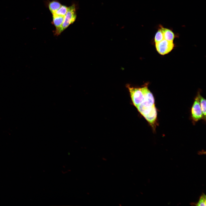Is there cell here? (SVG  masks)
Instances as JSON below:
<instances>
[{
  "instance_id": "cell-1",
  "label": "cell",
  "mask_w": 206,
  "mask_h": 206,
  "mask_svg": "<svg viewBox=\"0 0 206 206\" xmlns=\"http://www.w3.org/2000/svg\"><path fill=\"white\" fill-rule=\"evenodd\" d=\"M76 5L75 3L68 7L67 13L64 16V21L61 26L53 31L54 34L58 36L75 21L77 17Z\"/></svg>"
},
{
  "instance_id": "cell-2",
  "label": "cell",
  "mask_w": 206,
  "mask_h": 206,
  "mask_svg": "<svg viewBox=\"0 0 206 206\" xmlns=\"http://www.w3.org/2000/svg\"><path fill=\"white\" fill-rule=\"evenodd\" d=\"M155 107L154 96L148 89L147 85L145 88L144 99L136 108L144 117Z\"/></svg>"
},
{
  "instance_id": "cell-3",
  "label": "cell",
  "mask_w": 206,
  "mask_h": 206,
  "mask_svg": "<svg viewBox=\"0 0 206 206\" xmlns=\"http://www.w3.org/2000/svg\"><path fill=\"white\" fill-rule=\"evenodd\" d=\"M147 85L142 87H135L131 86L129 84L126 85L133 103L136 108L141 103L144 99Z\"/></svg>"
},
{
  "instance_id": "cell-4",
  "label": "cell",
  "mask_w": 206,
  "mask_h": 206,
  "mask_svg": "<svg viewBox=\"0 0 206 206\" xmlns=\"http://www.w3.org/2000/svg\"><path fill=\"white\" fill-rule=\"evenodd\" d=\"M155 43L157 51L160 54L163 55L171 52L174 46L173 41H169L165 39Z\"/></svg>"
},
{
  "instance_id": "cell-5",
  "label": "cell",
  "mask_w": 206,
  "mask_h": 206,
  "mask_svg": "<svg viewBox=\"0 0 206 206\" xmlns=\"http://www.w3.org/2000/svg\"><path fill=\"white\" fill-rule=\"evenodd\" d=\"M191 115L193 121L194 122H197L203 118L202 111L197 96L195 98L191 108Z\"/></svg>"
},
{
  "instance_id": "cell-6",
  "label": "cell",
  "mask_w": 206,
  "mask_h": 206,
  "mask_svg": "<svg viewBox=\"0 0 206 206\" xmlns=\"http://www.w3.org/2000/svg\"><path fill=\"white\" fill-rule=\"evenodd\" d=\"M159 26L163 33L164 39L170 41H173L175 37V35L172 30L165 28L162 25Z\"/></svg>"
},
{
  "instance_id": "cell-7",
  "label": "cell",
  "mask_w": 206,
  "mask_h": 206,
  "mask_svg": "<svg viewBox=\"0 0 206 206\" xmlns=\"http://www.w3.org/2000/svg\"><path fill=\"white\" fill-rule=\"evenodd\" d=\"M60 2L57 0H52L48 4V7L52 14L55 13L62 6Z\"/></svg>"
},
{
  "instance_id": "cell-8",
  "label": "cell",
  "mask_w": 206,
  "mask_h": 206,
  "mask_svg": "<svg viewBox=\"0 0 206 206\" xmlns=\"http://www.w3.org/2000/svg\"><path fill=\"white\" fill-rule=\"evenodd\" d=\"M52 24L54 25L56 28H58L63 23L64 16L58 15L54 13L52 14Z\"/></svg>"
},
{
  "instance_id": "cell-9",
  "label": "cell",
  "mask_w": 206,
  "mask_h": 206,
  "mask_svg": "<svg viewBox=\"0 0 206 206\" xmlns=\"http://www.w3.org/2000/svg\"><path fill=\"white\" fill-rule=\"evenodd\" d=\"M198 98L200 105L203 114V119L205 120L206 119V100L198 93L197 95Z\"/></svg>"
},
{
  "instance_id": "cell-10",
  "label": "cell",
  "mask_w": 206,
  "mask_h": 206,
  "mask_svg": "<svg viewBox=\"0 0 206 206\" xmlns=\"http://www.w3.org/2000/svg\"><path fill=\"white\" fill-rule=\"evenodd\" d=\"M159 28L155 35L154 40L155 43L159 42L164 39L163 33L159 26Z\"/></svg>"
},
{
  "instance_id": "cell-11",
  "label": "cell",
  "mask_w": 206,
  "mask_h": 206,
  "mask_svg": "<svg viewBox=\"0 0 206 206\" xmlns=\"http://www.w3.org/2000/svg\"><path fill=\"white\" fill-rule=\"evenodd\" d=\"M68 8V7L66 5H62L61 7L54 13L58 15L65 16L67 13Z\"/></svg>"
},
{
  "instance_id": "cell-12",
  "label": "cell",
  "mask_w": 206,
  "mask_h": 206,
  "mask_svg": "<svg viewBox=\"0 0 206 206\" xmlns=\"http://www.w3.org/2000/svg\"><path fill=\"white\" fill-rule=\"evenodd\" d=\"M206 195L203 193L201 196L199 202L196 204L197 206L206 205Z\"/></svg>"
}]
</instances>
